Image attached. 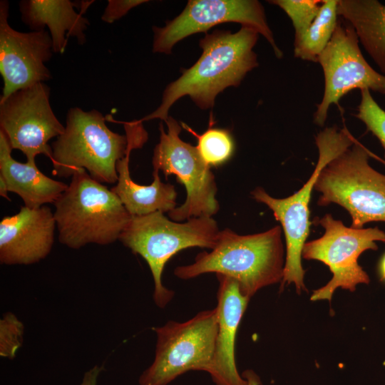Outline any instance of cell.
<instances>
[{"mask_svg": "<svg viewBox=\"0 0 385 385\" xmlns=\"http://www.w3.org/2000/svg\"><path fill=\"white\" fill-rule=\"evenodd\" d=\"M53 205L58 241L74 250L113 243L131 218L119 197L86 170L71 177Z\"/></svg>", "mask_w": 385, "mask_h": 385, "instance_id": "277c9868", "label": "cell"}, {"mask_svg": "<svg viewBox=\"0 0 385 385\" xmlns=\"http://www.w3.org/2000/svg\"><path fill=\"white\" fill-rule=\"evenodd\" d=\"M8 187L4 179L0 175V195L9 200H10L8 195Z\"/></svg>", "mask_w": 385, "mask_h": 385, "instance_id": "f1b7e54d", "label": "cell"}, {"mask_svg": "<svg viewBox=\"0 0 385 385\" xmlns=\"http://www.w3.org/2000/svg\"><path fill=\"white\" fill-rule=\"evenodd\" d=\"M324 229V235L306 242L302 257L308 260H318L329 268L332 279L313 292V302L331 301L337 288L354 292L359 284L369 283V277L358 263L361 254L368 250H376V241L385 242V232L378 227L353 228L327 214L316 220Z\"/></svg>", "mask_w": 385, "mask_h": 385, "instance_id": "30bf717a", "label": "cell"}, {"mask_svg": "<svg viewBox=\"0 0 385 385\" xmlns=\"http://www.w3.org/2000/svg\"><path fill=\"white\" fill-rule=\"evenodd\" d=\"M168 132L160 123V141L152 158L153 170L162 171L165 178L176 176L186 190L185 201L168 212L171 220L179 222L192 217H212L219 210L216 199L215 176L200 155L196 146L184 142L179 136L180 124L169 115L165 120Z\"/></svg>", "mask_w": 385, "mask_h": 385, "instance_id": "9c48e42d", "label": "cell"}, {"mask_svg": "<svg viewBox=\"0 0 385 385\" xmlns=\"http://www.w3.org/2000/svg\"><path fill=\"white\" fill-rule=\"evenodd\" d=\"M226 22L254 29L266 38L278 58L283 56L267 22L264 8L257 0H190L183 11L165 26L153 27V52L170 54L183 38Z\"/></svg>", "mask_w": 385, "mask_h": 385, "instance_id": "7c38bea8", "label": "cell"}, {"mask_svg": "<svg viewBox=\"0 0 385 385\" xmlns=\"http://www.w3.org/2000/svg\"><path fill=\"white\" fill-rule=\"evenodd\" d=\"M106 120L97 110H68L64 132L51 145L53 174L68 178L86 170L101 183H117V163L133 149L140 148L148 134L138 120L123 123L126 135L110 130Z\"/></svg>", "mask_w": 385, "mask_h": 385, "instance_id": "7a4b0ae2", "label": "cell"}, {"mask_svg": "<svg viewBox=\"0 0 385 385\" xmlns=\"http://www.w3.org/2000/svg\"><path fill=\"white\" fill-rule=\"evenodd\" d=\"M9 3L0 1V74L3 101L14 92L51 78L45 63L52 57L53 43L45 29L18 31L8 22Z\"/></svg>", "mask_w": 385, "mask_h": 385, "instance_id": "5bb4252c", "label": "cell"}, {"mask_svg": "<svg viewBox=\"0 0 385 385\" xmlns=\"http://www.w3.org/2000/svg\"><path fill=\"white\" fill-rule=\"evenodd\" d=\"M56 223L50 207H21L0 222V262L6 265H29L51 252Z\"/></svg>", "mask_w": 385, "mask_h": 385, "instance_id": "9a60e30c", "label": "cell"}, {"mask_svg": "<svg viewBox=\"0 0 385 385\" xmlns=\"http://www.w3.org/2000/svg\"><path fill=\"white\" fill-rule=\"evenodd\" d=\"M367 149L355 143L321 171L314 189L317 204L336 203L346 209L353 228L370 222H385V175L369 164Z\"/></svg>", "mask_w": 385, "mask_h": 385, "instance_id": "52a82bcc", "label": "cell"}, {"mask_svg": "<svg viewBox=\"0 0 385 385\" xmlns=\"http://www.w3.org/2000/svg\"><path fill=\"white\" fill-rule=\"evenodd\" d=\"M337 13L385 75V5L377 0H338Z\"/></svg>", "mask_w": 385, "mask_h": 385, "instance_id": "ffe728a7", "label": "cell"}, {"mask_svg": "<svg viewBox=\"0 0 385 385\" xmlns=\"http://www.w3.org/2000/svg\"><path fill=\"white\" fill-rule=\"evenodd\" d=\"M147 1L145 0H108L101 16V20L106 23L112 24L124 16L133 8Z\"/></svg>", "mask_w": 385, "mask_h": 385, "instance_id": "484cf974", "label": "cell"}, {"mask_svg": "<svg viewBox=\"0 0 385 385\" xmlns=\"http://www.w3.org/2000/svg\"><path fill=\"white\" fill-rule=\"evenodd\" d=\"M338 0H323L320 10L304 34L294 42V54L304 61L317 62L332 38L338 24Z\"/></svg>", "mask_w": 385, "mask_h": 385, "instance_id": "44dd1931", "label": "cell"}, {"mask_svg": "<svg viewBox=\"0 0 385 385\" xmlns=\"http://www.w3.org/2000/svg\"><path fill=\"white\" fill-rule=\"evenodd\" d=\"M11 150L6 135L0 130V175L6 181L9 192L20 196L24 206L31 209L53 204L68 185L42 173L36 163L16 161L11 156Z\"/></svg>", "mask_w": 385, "mask_h": 385, "instance_id": "ac0fdd59", "label": "cell"}, {"mask_svg": "<svg viewBox=\"0 0 385 385\" xmlns=\"http://www.w3.org/2000/svg\"><path fill=\"white\" fill-rule=\"evenodd\" d=\"M360 91L361 101L355 116L377 138L385 150V111L374 99L369 90Z\"/></svg>", "mask_w": 385, "mask_h": 385, "instance_id": "cb8c5ba5", "label": "cell"}, {"mask_svg": "<svg viewBox=\"0 0 385 385\" xmlns=\"http://www.w3.org/2000/svg\"><path fill=\"white\" fill-rule=\"evenodd\" d=\"M378 270L380 280L385 282V254L379 261Z\"/></svg>", "mask_w": 385, "mask_h": 385, "instance_id": "f546056e", "label": "cell"}, {"mask_svg": "<svg viewBox=\"0 0 385 385\" xmlns=\"http://www.w3.org/2000/svg\"><path fill=\"white\" fill-rule=\"evenodd\" d=\"M24 325L11 312L4 313L0 319V356L14 359L23 344Z\"/></svg>", "mask_w": 385, "mask_h": 385, "instance_id": "d4e9b609", "label": "cell"}, {"mask_svg": "<svg viewBox=\"0 0 385 385\" xmlns=\"http://www.w3.org/2000/svg\"><path fill=\"white\" fill-rule=\"evenodd\" d=\"M103 370V366L95 365L91 369L86 371L80 385H97L98 379Z\"/></svg>", "mask_w": 385, "mask_h": 385, "instance_id": "4316f807", "label": "cell"}, {"mask_svg": "<svg viewBox=\"0 0 385 385\" xmlns=\"http://www.w3.org/2000/svg\"><path fill=\"white\" fill-rule=\"evenodd\" d=\"M258 36L256 30L247 26L235 33L217 29L206 34L200 40L202 53L199 59L166 86L159 107L138 121H165L171 106L185 96L201 109L212 108L219 93L238 86L246 74L258 66L253 51Z\"/></svg>", "mask_w": 385, "mask_h": 385, "instance_id": "6da1fadb", "label": "cell"}, {"mask_svg": "<svg viewBox=\"0 0 385 385\" xmlns=\"http://www.w3.org/2000/svg\"><path fill=\"white\" fill-rule=\"evenodd\" d=\"M319 158L316 167L309 180L291 196L275 198L262 188L252 192V197L266 205L272 212L283 229L286 242V256L282 288L284 284L294 283L298 293L306 291L304 283L305 271L302 265L303 247L309 236V202L312 190L321 171L356 141L346 128H325L316 136Z\"/></svg>", "mask_w": 385, "mask_h": 385, "instance_id": "8992f818", "label": "cell"}, {"mask_svg": "<svg viewBox=\"0 0 385 385\" xmlns=\"http://www.w3.org/2000/svg\"><path fill=\"white\" fill-rule=\"evenodd\" d=\"M153 330L154 359L140 374L139 385H167L189 371H207L217 332L216 307L184 322L168 321Z\"/></svg>", "mask_w": 385, "mask_h": 385, "instance_id": "ba28073f", "label": "cell"}, {"mask_svg": "<svg viewBox=\"0 0 385 385\" xmlns=\"http://www.w3.org/2000/svg\"><path fill=\"white\" fill-rule=\"evenodd\" d=\"M359 42L352 26L339 21L332 39L318 57L324 77L323 97L314 118L319 126L324 125L330 106L338 105L352 90L367 89L385 94V75L368 63Z\"/></svg>", "mask_w": 385, "mask_h": 385, "instance_id": "8fae6325", "label": "cell"}, {"mask_svg": "<svg viewBox=\"0 0 385 385\" xmlns=\"http://www.w3.org/2000/svg\"><path fill=\"white\" fill-rule=\"evenodd\" d=\"M270 4L280 7L292 21L294 41L299 39L317 17L322 3L319 0H272Z\"/></svg>", "mask_w": 385, "mask_h": 385, "instance_id": "603a6c76", "label": "cell"}, {"mask_svg": "<svg viewBox=\"0 0 385 385\" xmlns=\"http://www.w3.org/2000/svg\"><path fill=\"white\" fill-rule=\"evenodd\" d=\"M130 152L117 163L118 181L111 190L119 197L131 216L155 212H169L176 207L177 192L173 185L161 181L159 172L153 170L149 185L134 182L129 171Z\"/></svg>", "mask_w": 385, "mask_h": 385, "instance_id": "d6986e66", "label": "cell"}, {"mask_svg": "<svg viewBox=\"0 0 385 385\" xmlns=\"http://www.w3.org/2000/svg\"><path fill=\"white\" fill-rule=\"evenodd\" d=\"M217 332L213 356L207 370L215 385H247L238 373L235 357L237 329L250 299L240 292L232 278L216 274Z\"/></svg>", "mask_w": 385, "mask_h": 385, "instance_id": "2e32d148", "label": "cell"}, {"mask_svg": "<svg viewBox=\"0 0 385 385\" xmlns=\"http://www.w3.org/2000/svg\"><path fill=\"white\" fill-rule=\"evenodd\" d=\"M284 263L280 226L247 235L227 228L220 232L210 252L197 254L190 265L177 267L174 274L181 279L206 273L224 274L234 279L250 299L260 289L282 282Z\"/></svg>", "mask_w": 385, "mask_h": 385, "instance_id": "3957f363", "label": "cell"}, {"mask_svg": "<svg viewBox=\"0 0 385 385\" xmlns=\"http://www.w3.org/2000/svg\"><path fill=\"white\" fill-rule=\"evenodd\" d=\"M220 232L212 217H196L180 223L170 220L162 212H155L131 216L119 240L147 262L154 282L153 299L156 306L163 309L175 294L162 282L167 262L178 252L189 247L213 249Z\"/></svg>", "mask_w": 385, "mask_h": 385, "instance_id": "5b68a950", "label": "cell"}, {"mask_svg": "<svg viewBox=\"0 0 385 385\" xmlns=\"http://www.w3.org/2000/svg\"><path fill=\"white\" fill-rule=\"evenodd\" d=\"M49 98L50 88L40 82L0 101V130L12 150H19L26 155V162L35 163L39 154L51 160L52 149L48 143L64 132Z\"/></svg>", "mask_w": 385, "mask_h": 385, "instance_id": "4fadbf2b", "label": "cell"}, {"mask_svg": "<svg viewBox=\"0 0 385 385\" xmlns=\"http://www.w3.org/2000/svg\"><path fill=\"white\" fill-rule=\"evenodd\" d=\"M76 4L69 0H24L19 2L22 21L32 31L48 28L54 53H63L68 37L76 38L78 43L86 41L85 31L89 21L82 13H77Z\"/></svg>", "mask_w": 385, "mask_h": 385, "instance_id": "e0dca14e", "label": "cell"}, {"mask_svg": "<svg viewBox=\"0 0 385 385\" xmlns=\"http://www.w3.org/2000/svg\"><path fill=\"white\" fill-rule=\"evenodd\" d=\"M210 123V128L202 134H197L184 123L181 125L196 137V148L204 162L211 168L221 165L232 158L235 151V142L229 130L211 128L214 123L212 117Z\"/></svg>", "mask_w": 385, "mask_h": 385, "instance_id": "7402d4cb", "label": "cell"}, {"mask_svg": "<svg viewBox=\"0 0 385 385\" xmlns=\"http://www.w3.org/2000/svg\"><path fill=\"white\" fill-rule=\"evenodd\" d=\"M242 376L247 381V385H261L259 376L251 369L244 371Z\"/></svg>", "mask_w": 385, "mask_h": 385, "instance_id": "83f0119b", "label": "cell"}]
</instances>
